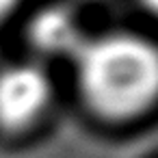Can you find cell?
Returning a JSON list of instances; mask_svg holds the SVG:
<instances>
[{
    "label": "cell",
    "instance_id": "obj_5",
    "mask_svg": "<svg viewBox=\"0 0 158 158\" xmlns=\"http://www.w3.org/2000/svg\"><path fill=\"white\" fill-rule=\"evenodd\" d=\"M143 2H145L152 11H156V13H158V0H143Z\"/></svg>",
    "mask_w": 158,
    "mask_h": 158
},
{
    "label": "cell",
    "instance_id": "obj_3",
    "mask_svg": "<svg viewBox=\"0 0 158 158\" xmlns=\"http://www.w3.org/2000/svg\"><path fill=\"white\" fill-rule=\"evenodd\" d=\"M31 41L46 54H76L85 44L76 15L65 7H48L39 11L28 28Z\"/></svg>",
    "mask_w": 158,
    "mask_h": 158
},
{
    "label": "cell",
    "instance_id": "obj_2",
    "mask_svg": "<svg viewBox=\"0 0 158 158\" xmlns=\"http://www.w3.org/2000/svg\"><path fill=\"white\" fill-rule=\"evenodd\" d=\"M50 100V80L37 65H9L0 72V126L15 130L31 123Z\"/></svg>",
    "mask_w": 158,
    "mask_h": 158
},
{
    "label": "cell",
    "instance_id": "obj_4",
    "mask_svg": "<svg viewBox=\"0 0 158 158\" xmlns=\"http://www.w3.org/2000/svg\"><path fill=\"white\" fill-rule=\"evenodd\" d=\"M20 0H0V20H5L15 7H18Z\"/></svg>",
    "mask_w": 158,
    "mask_h": 158
},
{
    "label": "cell",
    "instance_id": "obj_1",
    "mask_svg": "<svg viewBox=\"0 0 158 158\" xmlns=\"http://www.w3.org/2000/svg\"><path fill=\"white\" fill-rule=\"evenodd\" d=\"M87 104L110 119L132 117L158 98V48L130 33L85 39L74 54Z\"/></svg>",
    "mask_w": 158,
    "mask_h": 158
}]
</instances>
